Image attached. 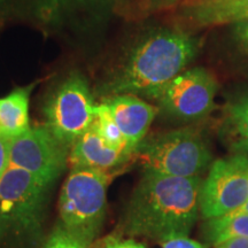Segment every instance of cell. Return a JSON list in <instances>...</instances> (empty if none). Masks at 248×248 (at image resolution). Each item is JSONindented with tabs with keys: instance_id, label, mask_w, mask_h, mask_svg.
I'll return each instance as SVG.
<instances>
[{
	"instance_id": "4",
	"label": "cell",
	"mask_w": 248,
	"mask_h": 248,
	"mask_svg": "<svg viewBox=\"0 0 248 248\" xmlns=\"http://www.w3.org/2000/svg\"><path fill=\"white\" fill-rule=\"evenodd\" d=\"M49 188L26 170L9 164L0 176V237L38 239Z\"/></svg>"
},
{
	"instance_id": "19",
	"label": "cell",
	"mask_w": 248,
	"mask_h": 248,
	"mask_svg": "<svg viewBox=\"0 0 248 248\" xmlns=\"http://www.w3.org/2000/svg\"><path fill=\"white\" fill-rule=\"evenodd\" d=\"M159 244L162 248H206V245H202L199 241L192 240L188 235H171L160 240Z\"/></svg>"
},
{
	"instance_id": "18",
	"label": "cell",
	"mask_w": 248,
	"mask_h": 248,
	"mask_svg": "<svg viewBox=\"0 0 248 248\" xmlns=\"http://www.w3.org/2000/svg\"><path fill=\"white\" fill-rule=\"evenodd\" d=\"M44 248H90L77 239L63 225L59 224L49 235Z\"/></svg>"
},
{
	"instance_id": "1",
	"label": "cell",
	"mask_w": 248,
	"mask_h": 248,
	"mask_svg": "<svg viewBox=\"0 0 248 248\" xmlns=\"http://www.w3.org/2000/svg\"><path fill=\"white\" fill-rule=\"evenodd\" d=\"M201 184L200 176L144 172L126 207L122 231L157 241L171 235H188L200 212Z\"/></svg>"
},
{
	"instance_id": "23",
	"label": "cell",
	"mask_w": 248,
	"mask_h": 248,
	"mask_svg": "<svg viewBox=\"0 0 248 248\" xmlns=\"http://www.w3.org/2000/svg\"><path fill=\"white\" fill-rule=\"evenodd\" d=\"M215 248H248V238H233L217 245Z\"/></svg>"
},
{
	"instance_id": "11",
	"label": "cell",
	"mask_w": 248,
	"mask_h": 248,
	"mask_svg": "<svg viewBox=\"0 0 248 248\" xmlns=\"http://www.w3.org/2000/svg\"><path fill=\"white\" fill-rule=\"evenodd\" d=\"M133 155L116 150L101 137L94 123L70 148L68 163L73 168H89L110 173L128 162Z\"/></svg>"
},
{
	"instance_id": "5",
	"label": "cell",
	"mask_w": 248,
	"mask_h": 248,
	"mask_svg": "<svg viewBox=\"0 0 248 248\" xmlns=\"http://www.w3.org/2000/svg\"><path fill=\"white\" fill-rule=\"evenodd\" d=\"M144 172L199 177L212 163L206 141L197 130H171L145 138L135 152Z\"/></svg>"
},
{
	"instance_id": "20",
	"label": "cell",
	"mask_w": 248,
	"mask_h": 248,
	"mask_svg": "<svg viewBox=\"0 0 248 248\" xmlns=\"http://www.w3.org/2000/svg\"><path fill=\"white\" fill-rule=\"evenodd\" d=\"M9 145H11V138L0 133V176L11 164L9 162Z\"/></svg>"
},
{
	"instance_id": "22",
	"label": "cell",
	"mask_w": 248,
	"mask_h": 248,
	"mask_svg": "<svg viewBox=\"0 0 248 248\" xmlns=\"http://www.w3.org/2000/svg\"><path fill=\"white\" fill-rule=\"evenodd\" d=\"M102 248H147L144 244L132 239H121V238H109Z\"/></svg>"
},
{
	"instance_id": "8",
	"label": "cell",
	"mask_w": 248,
	"mask_h": 248,
	"mask_svg": "<svg viewBox=\"0 0 248 248\" xmlns=\"http://www.w3.org/2000/svg\"><path fill=\"white\" fill-rule=\"evenodd\" d=\"M69 153L70 147L59 140L47 126H35L11 138L9 162L52 186L66 169Z\"/></svg>"
},
{
	"instance_id": "12",
	"label": "cell",
	"mask_w": 248,
	"mask_h": 248,
	"mask_svg": "<svg viewBox=\"0 0 248 248\" xmlns=\"http://www.w3.org/2000/svg\"><path fill=\"white\" fill-rule=\"evenodd\" d=\"M179 16L194 27H214L248 20V0H224L206 5L179 6Z\"/></svg>"
},
{
	"instance_id": "9",
	"label": "cell",
	"mask_w": 248,
	"mask_h": 248,
	"mask_svg": "<svg viewBox=\"0 0 248 248\" xmlns=\"http://www.w3.org/2000/svg\"><path fill=\"white\" fill-rule=\"evenodd\" d=\"M248 201V156L237 153L216 160L200 190V213L214 218L237 209Z\"/></svg>"
},
{
	"instance_id": "13",
	"label": "cell",
	"mask_w": 248,
	"mask_h": 248,
	"mask_svg": "<svg viewBox=\"0 0 248 248\" xmlns=\"http://www.w3.org/2000/svg\"><path fill=\"white\" fill-rule=\"evenodd\" d=\"M33 85L14 90L0 99V133L8 138L22 135L30 129L29 99Z\"/></svg>"
},
{
	"instance_id": "24",
	"label": "cell",
	"mask_w": 248,
	"mask_h": 248,
	"mask_svg": "<svg viewBox=\"0 0 248 248\" xmlns=\"http://www.w3.org/2000/svg\"><path fill=\"white\" fill-rule=\"evenodd\" d=\"M224 1V0H185L178 6H194V5H206V4H213V2Z\"/></svg>"
},
{
	"instance_id": "17",
	"label": "cell",
	"mask_w": 248,
	"mask_h": 248,
	"mask_svg": "<svg viewBox=\"0 0 248 248\" xmlns=\"http://www.w3.org/2000/svg\"><path fill=\"white\" fill-rule=\"evenodd\" d=\"M93 123L95 124L98 131L100 132L101 137L105 139V141L108 145L116 148V150L135 155L129 150L125 137L123 136L122 131L120 130L113 115H111L109 107L105 102H102L101 105H99L95 108V119L93 121Z\"/></svg>"
},
{
	"instance_id": "3",
	"label": "cell",
	"mask_w": 248,
	"mask_h": 248,
	"mask_svg": "<svg viewBox=\"0 0 248 248\" xmlns=\"http://www.w3.org/2000/svg\"><path fill=\"white\" fill-rule=\"evenodd\" d=\"M111 173L89 168H73L59 200L61 224L90 247L100 233L107 206Z\"/></svg>"
},
{
	"instance_id": "7",
	"label": "cell",
	"mask_w": 248,
	"mask_h": 248,
	"mask_svg": "<svg viewBox=\"0 0 248 248\" xmlns=\"http://www.w3.org/2000/svg\"><path fill=\"white\" fill-rule=\"evenodd\" d=\"M217 80L209 70L195 67L184 70L169 83L155 101L159 111L181 123L206 119L215 107Z\"/></svg>"
},
{
	"instance_id": "2",
	"label": "cell",
	"mask_w": 248,
	"mask_h": 248,
	"mask_svg": "<svg viewBox=\"0 0 248 248\" xmlns=\"http://www.w3.org/2000/svg\"><path fill=\"white\" fill-rule=\"evenodd\" d=\"M200 40L173 28H160L141 37L102 88L107 95L133 94L156 100L163 89L194 60Z\"/></svg>"
},
{
	"instance_id": "6",
	"label": "cell",
	"mask_w": 248,
	"mask_h": 248,
	"mask_svg": "<svg viewBox=\"0 0 248 248\" xmlns=\"http://www.w3.org/2000/svg\"><path fill=\"white\" fill-rule=\"evenodd\" d=\"M94 99L88 80L80 74L67 77L46 102V124L59 140L73 146L95 119Z\"/></svg>"
},
{
	"instance_id": "16",
	"label": "cell",
	"mask_w": 248,
	"mask_h": 248,
	"mask_svg": "<svg viewBox=\"0 0 248 248\" xmlns=\"http://www.w3.org/2000/svg\"><path fill=\"white\" fill-rule=\"evenodd\" d=\"M225 46L231 60L248 73V20L229 24Z\"/></svg>"
},
{
	"instance_id": "10",
	"label": "cell",
	"mask_w": 248,
	"mask_h": 248,
	"mask_svg": "<svg viewBox=\"0 0 248 248\" xmlns=\"http://www.w3.org/2000/svg\"><path fill=\"white\" fill-rule=\"evenodd\" d=\"M105 104L109 107L111 115L125 137L129 150L135 154L146 137L159 108L133 94L110 95L105 100Z\"/></svg>"
},
{
	"instance_id": "14",
	"label": "cell",
	"mask_w": 248,
	"mask_h": 248,
	"mask_svg": "<svg viewBox=\"0 0 248 248\" xmlns=\"http://www.w3.org/2000/svg\"><path fill=\"white\" fill-rule=\"evenodd\" d=\"M206 246H217L233 238H248V214H225L207 218L202 225Z\"/></svg>"
},
{
	"instance_id": "15",
	"label": "cell",
	"mask_w": 248,
	"mask_h": 248,
	"mask_svg": "<svg viewBox=\"0 0 248 248\" xmlns=\"http://www.w3.org/2000/svg\"><path fill=\"white\" fill-rule=\"evenodd\" d=\"M224 132L229 135L233 150L248 152V91L226 107Z\"/></svg>"
},
{
	"instance_id": "21",
	"label": "cell",
	"mask_w": 248,
	"mask_h": 248,
	"mask_svg": "<svg viewBox=\"0 0 248 248\" xmlns=\"http://www.w3.org/2000/svg\"><path fill=\"white\" fill-rule=\"evenodd\" d=\"M184 1L185 0H144V8L148 12H155L159 9L181 5Z\"/></svg>"
}]
</instances>
